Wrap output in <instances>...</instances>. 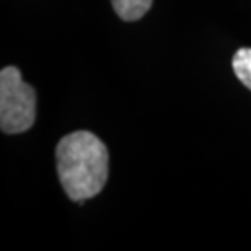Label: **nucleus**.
<instances>
[{"label":"nucleus","mask_w":251,"mask_h":251,"mask_svg":"<svg viewBox=\"0 0 251 251\" xmlns=\"http://www.w3.org/2000/svg\"><path fill=\"white\" fill-rule=\"evenodd\" d=\"M36 119V93L25 83L20 69L5 67L0 72V129L5 134L28 130Z\"/></svg>","instance_id":"obj_2"},{"label":"nucleus","mask_w":251,"mask_h":251,"mask_svg":"<svg viewBox=\"0 0 251 251\" xmlns=\"http://www.w3.org/2000/svg\"><path fill=\"white\" fill-rule=\"evenodd\" d=\"M56 162L65 194L75 202L98 196L108 181V149L88 130H77L59 140Z\"/></svg>","instance_id":"obj_1"},{"label":"nucleus","mask_w":251,"mask_h":251,"mask_svg":"<svg viewBox=\"0 0 251 251\" xmlns=\"http://www.w3.org/2000/svg\"><path fill=\"white\" fill-rule=\"evenodd\" d=\"M232 67L240 82L251 90V49L248 48L238 49L233 56Z\"/></svg>","instance_id":"obj_4"},{"label":"nucleus","mask_w":251,"mask_h":251,"mask_svg":"<svg viewBox=\"0 0 251 251\" xmlns=\"http://www.w3.org/2000/svg\"><path fill=\"white\" fill-rule=\"evenodd\" d=\"M153 0H111L114 12L124 22L140 20L152 7Z\"/></svg>","instance_id":"obj_3"}]
</instances>
